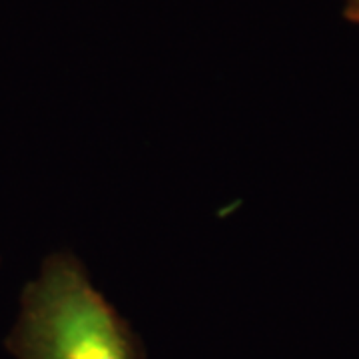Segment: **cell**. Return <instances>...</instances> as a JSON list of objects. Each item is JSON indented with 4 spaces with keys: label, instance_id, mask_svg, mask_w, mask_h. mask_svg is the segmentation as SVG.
Listing matches in <instances>:
<instances>
[{
    "label": "cell",
    "instance_id": "1",
    "mask_svg": "<svg viewBox=\"0 0 359 359\" xmlns=\"http://www.w3.org/2000/svg\"><path fill=\"white\" fill-rule=\"evenodd\" d=\"M6 347L16 359L146 358L140 335L68 252L46 257L39 278L26 283Z\"/></svg>",
    "mask_w": 359,
    "mask_h": 359
},
{
    "label": "cell",
    "instance_id": "2",
    "mask_svg": "<svg viewBox=\"0 0 359 359\" xmlns=\"http://www.w3.org/2000/svg\"><path fill=\"white\" fill-rule=\"evenodd\" d=\"M344 16L359 26V0H344Z\"/></svg>",
    "mask_w": 359,
    "mask_h": 359
}]
</instances>
